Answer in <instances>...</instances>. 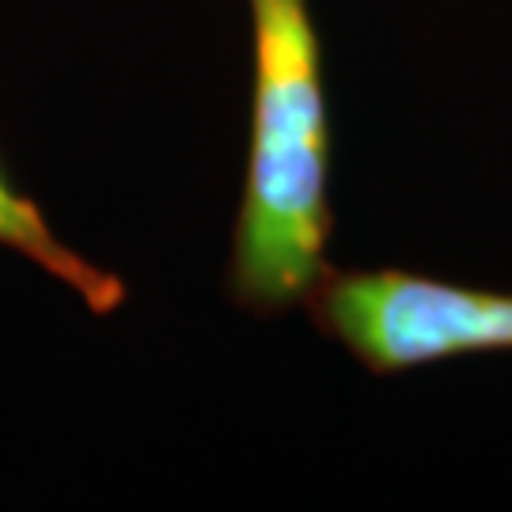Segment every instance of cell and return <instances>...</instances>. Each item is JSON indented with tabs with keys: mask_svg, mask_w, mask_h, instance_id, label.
Listing matches in <instances>:
<instances>
[{
	"mask_svg": "<svg viewBox=\"0 0 512 512\" xmlns=\"http://www.w3.org/2000/svg\"><path fill=\"white\" fill-rule=\"evenodd\" d=\"M323 319L372 372L512 349V296L418 274H349L323 293Z\"/></svg>",
	"mask_w": 512,
	"mask_h": 512,
	"instance_id": "cell-2",
	"label": "cell"
},
{
	"mask_svg": "<svg viewBox=\"0 0 512 512\" xmlns=\"http://www.w3.org/2000/svg\"><path fill=\"white\" fill-rule=\"evenodd\" d=\"M0 247L16 251L27 262H35L38 270L57 277L65 289H73L88 311L95 315H110L126 304V285L122 277L107 274L92 266L84 255H76L69 243H61L50 228L46 213L38 209L27 194H19L8 183V175L0 171Z\"/></svg>",
	"mask_w": 512,
	"mask_h": 512,
	"instance_id": "cell-3",
	"label": "cell"
},
{
	"mask_svg": "<svg viewBox=\"0 0 512 512\" xmlns=\"http://www.w3.org/2000/svg\"><path fill=\"white\" fill-rule=\"evenodd\" d=\"M255 99L232 285L251 308H285L323 277L330 133L308 0H247Z\"/></svg>",
	"mask_w": 512,
	"mask_h": 512,
	"instance_id": "cell-1",
	"label": "cell"
}]
</instances>
